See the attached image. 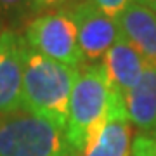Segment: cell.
Listing matches in <instances>:
<instances>
[{
  "label": "cell",
  "instance_id": "obj_4",
  "mask_svg": "<svg viewBox=\"0 0 156 156\" xmlns=\"http://www.w3.org/2000/svg\"><path fill=\"white\" fill-rule=\"evenodd\" d=\"M23 38L30 49L47 59L80 69L85 66L76 28L66 7L44 12L26 24Z\"/></svg>",
  "mask_w": 156,
  "mask_h": 156
},
{
  "label": "cell",
  "instance_id": "obj_17",
  "mask_svg": "<svg viewBox=\"0 0 156 156\" xmlns=\"http://www.w3.org/2000/svg\"><path fill=\"white\" fill-rule=\"evenodd\" d=\"M132 2H139V4H146L147 0H132Z\"/></svg>",
  "mask_w": 156,
  "mask_h": 156
},
{
  "label": "cell",
  "instance_id": "obj_14",
  "mask_svg": "<svg viewBox=\"0 0 156 156\" xmlns=\"http://www.w3.org/2000/svg\"><path fill=\"white\" fill-rule=\"evenodd\" d=\"M68 2H76V0H30V12H49L56 11V7H61Z\"/></svg>",
  "mask_w": 156,
  "mask_h": 156
},
{
  "label": "cell",
  "instance_id": "obj_3",
  "mask_svg": "<svg viewBox=\"0 0 156 156\" xmlns=\"http://www.w3.org/2000/svg\"><path fill=\"white\" fill-rule=\"evenodd\" d=\"M0 156H73L54 122L26 109L0 115Z\"/></svg>",
  "mask_w": 156,
  "mask_h": 156
},
{
  "label": "cell",
  "instance_id": "obj_11",
  "mask_svg": "<svg viewBox=\"0 0 156 156\" xmlns=\"http://www.w3.org/2000/svg\"><path fill=\"white\" fill-rule=\"evenodd\" d=\"M132 156H156V130L151 134H137L130 147Z\"/></svg>",
  "mask_w": 156,
  "mask_h": 156
},
{
  "label": "cell",
  "instance_id": "obj_15",
  "mask_svg": "<svg viewBox=\"0 0 156 156\" xmlns=\"http://www.w3.org/2000/svg\"><path fill=\"white\" fill-rule=\"evenodd\" d=\"M144 5H147V7L151 9V11H154V12H156V0H147Z\"/></svg>",
  "mask_w": 156,
  "mask_h": 156
},
{
  "label": "cell",
  "instance_id": "obj_10",
  "mask_svg": "<svg viewBox=\"0 0 156 156\" xmlns=\"http://www.w3.org/2000/svg\"><path fill=\"white\" fill-rule=\"evenodd\" d=\"M125 109L130 125L139 134L156 130V68L147 66L139 83L125 95Z\"/></svg>",
  "mask_w": 156,
  "mask_h": 156
},
{
  "label": "cell",
  "instance_id": "obj_7",
  "mask_svg": "<svg viewBox=\"0 0 156 156\" xmlns=\"http://www.w3.org/2000/svg\"><path fill=\"white\" fill-rule=\"evenodd\" d=\"M132 128L125 109V99L116 95L106 122L89 139L82 156H130Z\"/></svg>",
  "mask_w": 156,
  "mask_h": 156
},
{
  "label": "cell",
  "instance_id": "obj_6",
  "mask_svg": "<svg viewBox=\"0 0 156 156\" xmlns=\"http://www.w3.org/2000/svg\"><path fill=\"white\" fill-rule=\"evenodd\" d=\"M26 42L11 28L0 31V115L23 109V69Z\"/></svg>",
  "mask_w": 156,
  "mask_h": 156
},
{
  "label": "cell",
  "instance_id": "obj_8",
  "mask_svg": "<svg viewBox=\"0 0 156 156\" xmlns=\"http://www.w3.org/2000/svg\"><path fill=\"white\" fill-rule=\"evenodd\" d=\"M101 64L106 71L111 89L123 99L139 83L147 68V62L142 59V56L123 37L116 40L115 45L104 54Z\"/></svg>",
  "mask_w": 156,
  "mask_h": 156
},
{
  "label": "cell",
  "instance_id": "obj_13",
  "mask_svg": "<svg viewBox=\"0 0 156 156\" xmlns=\"http://www.w3.org/2000/svg\"><path fill=\"white\" fill-rule=\"evenodd\" d=\"M26 11H30V0H0L2 19H17Z\"/></svg>",
  "mask_w": 156,
  "mask_h": 156
},
{
  "label": "cell",
  "instance_id": "obj_12",
  "mask_svg": "<svg viewBox=\"0 0 156 156\" xmlns=\"http://www.w3.org/2000/svg\"><path fill=\"white\" fill-rule=\"evenodd\" d=\"M101 12H104L108 17L111 19H120L122 14L127 11V7L130 5L132 0H90Z\"/></svg>",
  "mask_w": 156,
  "mask_h": 156
},
{
  "label": "cell",
  "instance_id": "obj_2",
  "mask_svg": "<svg viewBox=\"0 0 156 156\" xmlns=\"http://www.w3.org/2000/svg\"><path fill=\"white\" fill-rule=\"evenodd\" d=\"M116 95L120 94L111 89L101 62L85 64L78 69L64 128L66 142L73 156H82L89 139L106 122Z\"/></svg>",
  "mask_w": 156,
  "mask_h": 156
},
{
  "label": "cell",
  "instance_id": "obj_9",
  "mask_svg": "<svg viewBox=\"0 0 156 156\" xmlns=\"http://www.w3.org/2000/svg\"><path fill=\"white\" fill-rule=\"evenodd\" d=\"M123 38L139 52L147 66L156 68V12L139 2H130L118 19Z\"/></svg>",
  "mask_w": 156,
  "mask_h": 156
},
{
  "label": "cell",
  "instance_id": "obj_16",
  "mask_svg": "<svg viewBox=\"0 0 156 156\" xmlns=\"http://www.w3.org/2000/svg\"><path fill=\"white\" fill-rule=\"evenodd\" d=\"M2 30H4V19L0 17V31H2Z\"/></svg>",
  "mask_w": 156,
  "mask_h": 156
},
{
  "label": "cell",
  "instance_id": "obj_5",
  "mask_svg": "<svg viewBox=\"0 0 156 156\" xmlns=\"http://www.w3.org/2000/svg\"><path fill=\"white\" fill-rule=\"evenodd\" d=\"M66 9L75 23L85 64H94L102 59L115 42L123 37L120 23L101 12L90 0H76Z\"/></svg>",
  "mask_w": 156,
  "mask_h": 156
},
{
  "label": "cell",
  "instance_id": "obj_1",
  "mask_svg": "<svg viewBox=\"0 0 156 156\" xmlns=\"http://www.w3.org/2000/svg\"><path fill=\"white\" fill-rule=\"evenodd\" d=\"M78 69L47 59L26 45L23 69V109L66 128L69 97Z\"/></svg>",
  "mask_w": 156,
  "mask_h": 156
}]
</instances>
